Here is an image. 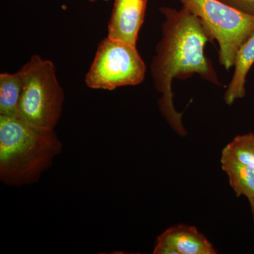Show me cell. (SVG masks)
Masks as SVG:
<instances>
[{"instance_id": "1", "label": "cell", "mask_w": 254, "mask_h": 254, "mask_svg": "<svg viewBox=\"0 0 254 254\" xmlns=\"http://www.w3.org/2000/svg\"><path fill=\"white\" fill-rule=\"evenodd\" d=\"M160 11L165 19L150 72L155 89L162 94L158 101L162 115L172 128L184 136L187 131L182 125V113L174 106V78L186 79L196 73L205 81L221 84L213 64L204 55V47L210 40L199 18L183 7L180 11L161 7Z\"/></svg>"}, {"instance_id": "2", "label": "cell", "mask_w": 254, "mask_h": 254, "mask_svg": "<svg viewBox=\"0 0 254 254\" xmlns=\"http://www.w3.org/2000/svg\"><path fill=\"white\" fill-rule=\"evenodd\" d=\"M62 150L55 130L38 128L18 116L0 115V180L5 185L36 183Z\"/></svg>"}, {"instance_id": "3", "label": "cell", "mask_w": 254, "mask_h": 254, "mask_svg": "<svg viewBox=\"0 0 254 254\" xmlns=\"http://www.w3.org/2000/svg\"><path fill=\"white\" fill-rule=\"evenodd\" d=\"M20 71L24 83L18 116L38 128L55 130L65 100L55 64L33 55Z\"/></svg>"}, {"instance_id": "4", "label": "cell", "mask_w": 254, "mask_h": 254, "mask_svg": "<svg viewBox=\"0 0 254 254\" xmlns=\"http://www.w3.org/2000/svg\"><path fill=\"white\" fill-rule=\"evenodd\" d=\"M183 8L199 18L210 41L219 44V60L227 70L235 64L240 47L254 33V15L220 0H180Z\"/></svg>"}, {"instance_id": "5", "label": "cell", "mask_w": 254, "mask_h": 254, "mask_svg": "<svg viewBox=\"0 0 254 254\" xmlns=\"http://www.w3.org/2000/svg\"><path fill=\"white\" fill-rule=\"evenodd\" d=\"M145 72L144 62L136 46L107 37L98 46L85 82L92 89L113 91L140 84Z\"/></svg>"}, {"instance_id": "6", "label": "cell", "mask_w": 254, "mask_h": 254, "mask_svg": "<svg viewBox=\"0 0 254 254\" xmlns=\"http://www.w3.org/2000/svg\"><path fill=\"white\" fill-rule=\"evenodd\" d=\"M148 0H115L108 23V38L136 46Z\"/></svg>"}, {"instance_id": "7", "label": "cell", "mask_w": 254, "mask_h": 254, "mask_svg": "<svg viewBox=\"0 0 254 254\" xmlns=\"http://www.w3.org/2000/svg\"><path fill=\"white\" fill-rule=\"evenodd\" d=\"M154 254H215L208 239L194 227L178 225L165 230L157 238Z\"/></svg>"}, {"instance_id": "8", "label": "cell", "mask_w": 254, "mask_h": 254, "mask_svg": "<svg viewBox=\"0 0 254 254\" xmlns=\"http://www.w3.org/2000/svg\"><path fill=\"white\" fill-rule=\"evenodd\" d=\"M254 64V33L240 47L235 57V72L224 96L227 105H231L235 100L245 96L246 78Z\"/></svg>"}, {"instance_id": "9", "label": "cell", "mask_w": 254, "mask_h": 254, "mask_svg": "<svg viewBox=\"0 0 254 254\" xmlns=\"http://www.w3.org/2000/svg\"><path fill=\"white\" fill-rule=\"evenodd\" d=\"M23 83L20 70L14 73H0V115L18 116Z\"/></svg>"}, {"instance_id": "10", "label": "cell", "mask_w": 254, "mask_h": 254, "mask_svg": "<svg viewBox=\"0 0 254 254\" xmlns=\"http://www.w3.org/2000/svg\"><path fill=\"white\" fill-rule=\"evenodd\" d=\"M221 164L237 196L245 195L249 200L254 198V168L222 156Z\"/></svg>"}, {"instance_id": "11", "label": "cell", "mask_w": 254, "mask_h": 254, "mask_svg": "<svg viewBox=\"0 0 254 254\" xmlns=\"http://www.w3.org/2000/svg\"><path fill=\"white\" fill-rule=\"evenodd\" d=\"M222 157L232 159L254 168V134L240 135L234 138L222 151Z\"/></svg>"}, {"instance_id": "12", "label": "cell", "mask_w": 254, "mask_h": 254, "mask_svg": "<svg viewBox=\"0 0 254 254\" xmlns=\"http://www.w3.org/2000/svg\"><path fill=\"white\" fill-rule=\"evenodd\" d=\"M220 1L239 11L254 15V0H220Z\"/></svg>"}, {"instance_id": "13", "label": "cell", "mask_w": 254, "mask_h": 254, "mask_svg": "<svg viewBox=\"0 0 254 254\" xmlns=\"http://www.w3.org/2000/svg\"><path fill=\"white\" fill-rule=\"evenodd\" d=\"M251 207H252V213H253L254 220V198L250 199Z\"/></svg>"}, {"instance_id": "14", "label": "cell", "mask_w": 254, "mask_h": 254, "mask_svg": "<svg viewBox=\"0 0 254 254\" xmlns=\"http://www.w3.org/2000/svg\"><path fill=\"white\" fill-rule=\"evenodd\" d=\"M90 1H91V2H93V1H97V0H89ZM103 1H108V0H103Z\"/></svg>"}]
</instances>
